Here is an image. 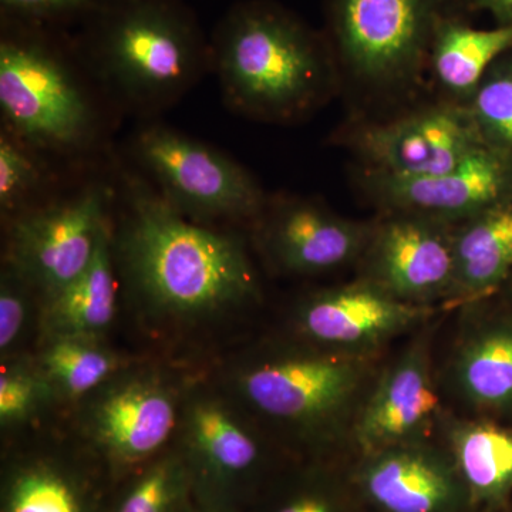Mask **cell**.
I'll use <instances>...</instances> for the list:
<instances>
[{"instance_id":"5bb4252c","label":"cell","mask_w":512,"mask_h":512,"mask_svg":"<svg viewBox=\"0 0 512 512\" xmlns=\"http://www.w3.org/2000/svg\"><path fill=\"white\" fill-rule=\"evenodd\" d=\"M427 313L424 306L394 298L369 282L309 296L299 306L296 325L318 348H362L396 335Z\"/></svg>"},{"instance_id":"52a82bcc","label":"cell","mask_w":512,"mask_h":512,"mask_svg":"<svg viewBox=\"0 0 512 512\" xmlns=\"http://www.w3.org/2000/svg\"><path fill=\"white\" fill-rule=\"evenodd\" d=\"M133 153L158 194L188 220H244L264 208V194L244 167L181 131L160 124L141 128Z\"/></svg>"},{"instance_id":"ffe728a7","label":"cell","mask_w":512,"mask_h":512,"mask_svg":"<svg viewBox=\"0 0 512 512\" xmlns=\"http://www.w3.org/2000/svg\"><path fill=\"white\" fill-rule=\"evenodd\" d=\"M32 355L56 403L72 407L133 363L111 348L107 339L86 336L39 339Z\"/></svg>"},{"instance_id":"484cf974","label":"cell","mask_w":512,"mask_h":512,"mask_svg":"<svg viewBox=\"0 0 512 512\" xmlns=\"http://www.w3.org/2000/svg\"><path fill=\"white\" fill-rule=\"evenodd\" d=\"M49 383L32 353L2 360L0 369V427L16 431L29 426L45 410L56 406Z\"/></svg>"},{"instance_id":"f1b7e54d","label":"cell","mask_w":512,"mask_h":512,"mask_svg":"<svg viewBox=\"0 0 512 512\" xmlns=\"http://www.w3.org/2000/svg\"><path fill=\"white\" fill-rule=\"evenodd\" d=\"M478 84L471 111L480 133L512 146V62Z\"/></svg>"},{"instance_id":"e0dca14e","label":"cell","mask_w":512,"mask_h":512,"mask_svg":"<svg viewBox=\"0 0 512 512\" xmlns=\"http://www.w3.org/2000/svg\"><path fill=\"white\" fill-rule=\"evenodd\" d=\"M366 229L311 202H286L262 228V244L279 268L293 274H319L355 258Z\"/></svg>"},{"instance_id":"7a4b0ae2","label":"cell","mask_w":512,"mask_h":512,"mask_svg":"<svg viewBox=\"0 0 512 512\" xmlns=\"http://www.w3.org/2000/svg\"><path fill=\"white\" fill-rule=\"evenodd\" d=\"M83 60L128 109L171 106L211 67V43L183 0H100L74 40Z\"/></svg>"},{"instance_id":"4fadbf2b","label":"cell","mask_w":512,"mask_h":512,"mask_svg":"<svg viewBox=\"0 0 512 512\" xmlns=\"http://www.w3.org/2000/svg\"><path fill=\"white\" fill-rule=\"evenodd\" d=\"M369 266L372 284L402 301L451 291L454 235L433 218L414 215L386 222L373 238Z\"/></svg>"},{"instance_id":"1f68e13d","label":"cell","mask_w":512,"mask_h":512,"mask_svg":"<svg viewBox=\"0 0 512 512\" xmlns=\"http://www.w3.org/2000/svg\"><path fill=\"white\" fill-rule=\"evenodd\" d=\"M477 8L488 10L498 26H512V0H473Z\"/></svg>"},{"instance_id":"4316f807","label":"cell","mask_w":512,"mask_h":512,"mask_svg":"<svg viewBox=\"0 0 512 512\" xmlns=\"http://www.w3.org/2000/svg\"><path fill=\"white\" fill-rule=\"evenodd\" d=\"M42 301L10 266L3 264L0 275V360L29 355L26 345L39 339ZM30 343V342H29Z\"/></svg>"},{"instance_id":"8fae6325","label":"cell","mask_w":512,"mask_h":512,"mask_svg":"<svg viewBox=\"0 0 512 512\" xmlns=\"http://www.w3.org/2000/svg\"><path fill=\"white\" fill-rule=\"evenodd\" d=\"M480 146L483 141L473 116L451 107L370 127L359 136V148L376 165V173L396 177L444 173Z\"/></svg>"},{"instance_id":"7c38bea8","label":"cell","mask_w":512,"mask_h":512,"mask_svg":"<svg viewBox=\"0 0 512 512\" xmlns=\"http://www.w3.org/2000/svg\"><path fill=\"white\" fill-rule=\"evenodd\" d=\"M103 477L109 478L82 443L74 453L46 446L19 451L3 468L0 512H106Z\"/></svg>"},{"instance_id":"ac0fdd59","label":"cell","mask_w":512,"mask_h":512,"mask_svg":"<svg viewBox=\"0 0 512 512\" xmlns=\"http://www.w3.org/2000/svg\"><path fill=\"white\" fill-rule=\"evenodd\" d=\"M426 357L413 350L377 384L359 421L357 439L367 453L409 443L439 410Z\"/></svg>"},{"instance_id":"cb8c5ba5","label":"cell","mask_w":512,"mask_h":512,"mask_svg":"<svg viewBox=\"0 0 512 512\" xmlns=\"http://www.w3.org/2000/svg\"><path fill=\"white\" fill-rule=\"evenodd\" d=\"M120 483L106 512H190L194 505L190 470L175 444Z\"/></svg>"},{"instance_id":"8992f818","label":"cell","mask_w":512,"mask_h":512,"mask_svg":"<svg viewBox=\"0 0 512 512\" xmlns=\"http://www.w3.org/2000/svg\"><path fill=\"white\" fill-rule=\"evenodd\" d=\"M359 363L328 349H292L252 357L222 383L247 410L303 434L338 417L359 386Z\"/></svg>"},{"instance_id":"83f0119b","label":"cell","mask_w":512,"mask_h":512,"mask_svg":"<svg viewBox=\"0 0 512 512\" xmlns=\"http://www.w3.org/2000/svg\"><path fill=\"white\" fill-rule=\"evenodd\" d=\"M33 150L35 148L3 128L0 134V208L3 214L15 212L18 215L28 210L26 202L43 183V171Z\"/></svg>"},{"instance_id":"9a60e30c","label":"cell","mask_w":512,"mask_h":512,"mask_svg":"<svg viewBox=\"0 0 512 512\" xmlns=\"http://www.w3.org/2000/svg\"><path fill=\"white\" fill-rule=\"evenodd\" d=\"M357 481L382 512H458L470 501L456 464L410 443L369 453Z\"/></svg>"},{"instance_id":"d6a6232c","label":"cell","mask_w":512,"mask_h":512,"mask_svg":"<svg viewBox=\"0 0 512 512\" xmlns=\"http://www.w3.org/2000/svg\"><path fill=\"white\" fill-rule=\"evenodd\" d=\"M190 512H241V511H239L238 508L225 507V505L200 503V501H195V498H194V505H192Z\"/></svg>"},{"instance_id":"603a6c76","label":"cell","mask_w":512,"mask_h":512,"mask_svg":"<svg viewBox=\"0 0 512 512\" xmlns=\"http://www.w3.org/2000/svg\"><path fill=\"white\" fill-rule=\"evenodd\" d=\"M454 464L470 501L500 498L512 487V434L491 424H464L453 434Z\"/></svg>"},{"instance_id":"ba28073f","label":"cell","mask_w":512,"mask_h":512,"mask_svg":"<svg viewBox=\"0 0 512 512\" xmlns=\"http://www.w3.org/2000/svg\"><path fill=\"white\" fill-rule=\"evenodd\" d=\"M224 384L190 380L174 444L190 470L195 501L238 508L264 464V448Z\"/></svg>"},{"instance_id":"7402d4cb","label":"cell","mask_w":512,"mask_h":512,"mask_svg":"<svg viewBox=\"0 0 512 512\" xmlns=\"http://www.w3.org/2000/svg\"><path fill=\"white\" fill-rule=\"evenodd\" d=\"M510 49L512 26L476 29L453 16L440 23L430 52L440 82L466 93L476 89L488 66Z\"/></svg>"},{"instance_id":"30bf717a","label":"cell","mask_w":512,"mask_h":512,"mask_svg":"<svg viewBox=\"0 0 512 512\" xmlns=\"http://www.w3.org/2000/svg\"><path fill=\"white\" fill-rule=\"evenodd\" d=\"M453 0H328L329 32L340 59L372 80L406 76L433 45Z\"/></svg>"},{"instance_id":"f546056e","label":"cell","mask_w":512,"mask_h":512,"mask_svg":"<svg viewBox=\"0 0 512 512\" xmlns=\"http://www.w3.org/2000/svg\"><path fill=\"white\" fill-rule=\"evenodd\" d=\"M265 512H352L348 497L318 473L303 474L274 495Z\"/></svg>"},{"instance_id":"2e32d148","label":"cell","mask_w":512,"mask_h":512,"mask_svg":"<svg viewBox=\"0 0 512 512\" xmlns=\"http://www.w3.org/2000/svg\"><path fill=\"white\" fill-rule=\"evenodd\" d=\"M370 187L383 204L429 218L476 215L493 204L504 190L507 168L491 148L480 146L451 170L424 177L376 173Z\"/></svg>"},{"instance_id":"6da1fadb","label":"cell","mask_w":512,"mask_h":512,"mask_svg":"<svg viewBox=\"0 0 512 512\" xmlns=\"http://www.w3.org/2000/svg\"><path fill=\"white\" fill-rule=\"evenodd\" d=\"M124 204L111 227L114 265L151 329L187 335L258 301V276L237 235L188 220L140 178H127Z\"/></svg>"},{"instance_id":"3957f363","label":"cell","mask_w":512,"mask_h":512,"mask_svg":"<svg viewBox=\"0 0 512 512\" xmlns=\"http://www.w3.org/2000/svg\"><path fill=\"white\" fill-rule=\"evenodd\" d=\"M211 67L232 109L289 117L312 103L325 76V43L271 0L237 3L210 40Z\"/></svg>"},{"instance_id":"4dcf8cb0","label":"cell","mask_w":512,"mask_h":512,"mask_svg":"<svg viewBox=\"0 0 512 512\" xmlns=\"http://www.w3.org/2000/svg\"><path fill=\"white\" fill-rule=\"evenodd\" d=\"M100 0H0L2 18L56 26L82 20Z\"/></svg>"},{"instance_id":"44dd1931","label":"cell","mask_w":512,"mask_h":512,"mask_svg":"<svg viewBox=\"0 0 512 512\" xmlns=\"http://www.w3.org/2000/svg\"><path fill=\"white\" fill-rule=\"evenodd\" d=\"M512 268V210L490 211L454 235L453 286L461 296L491 291Z\"/></svg>"},{"instance_id":"5b68a950","label":"cell","mask_w":512,"mask_h":512,"mask_svg":"<svg viewBox=\"0 0 512 512\" xmlns=\"http://www.w3.org/2000/svg\"><path fill=\"white\" fill-rule=\"evenodd\" d=\"M190 380L164 366H127L73 407L77 436L120 483L173 446Z\"/></svg>"},{"instance_id":"d4e9b609","label":"cell","mask_w":512,"mask_h":512,"mask_svg":"<svg viewBox=\"0 0 512 512\" xmlns=\"http://www.w3.org/2000/svg\"><path fill=\"white\" fill-rule=\"evenodd\" d=\"M458 379L468 397L481 404L512 400V332L498 330L474 340L458 362Z\"/></svg>"},{"instance_id":"9c48e42d","label":"cell","mask_w":512,"mask_h":512,"mask_svg":"<svg viewBox=\"0 0 512 512\" xmlns=\"http://www.w3.org/2000/svg\"><path fill=\"white\" fill-rule=\"evenodd\" d=\"M110 200L109 188L97 184L67 200L20 212L9 227L3 264L28 282L40 301L62 291L92 262L110 225Z\"/></svg>"},{"instance_id":"277c9868","label":"cell","mask_w":512,"mask_h":512,"mask_svg":"<svg viewBox=\"0 0 512 512\" xmlns=\"http://www.w3.org/2000/svg\"><path fill=\"white\" fill-rule=\"evenodd\" d=\"M76 52L55 26L2 18L0 111L6 130L35 150L73 153L97 136L96 110L74 69Z\"/></svg>"},{"instance_id":"d6986e66","label":"cell","mask_w":512,"mask_h":512,"mask_svg":"<svg viewBox=\"0 0 512 512\" xmlns=\"http://www.w3.org/2000/svg\"><path fill=\"white\" fill-rule=\"evenodd\" d=\"M119 285L109 225L83 274L42 301L39 339L49 336L107 339L119 308Z\"/></svg>"}]
</instances>
